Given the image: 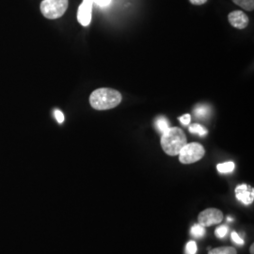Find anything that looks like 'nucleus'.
<instances>
[{"mask_svg": "<svg viewBox=\"0 0 254 254\" xmlns=\"http://www.w3.org/2000/svg\"><path fill=\"white\" fill-rule=\"evenodd\" d=\"M190 1L193 5H202L207 2V0H190Z\"/></svg>", "mask_w": 254, "mask_h": 254, "instance_id": "4be33fe9", "label": "nucleus"}, {"mask_svg": "<svg viewBox=\"0 0 254 254\" xmlns=\"http://www.w3.org/2000/svg\"><path fill=\"white\" fill-rule=\"evenodd\" d=\"M251 253L252 254H254V245H252L251 247Z\"/></svg>", "mask_w": 254, "mask_h": 254, "instance_id": "5701e85b", "label": "nucleus"}, {"mask_svg": "<svg viewBox=\"0 0 254 254\" xmlns=\"http://www.w3.org/2000/svg\"><path fill=\"white\" fill-rule=\"evenodd\" d=\"M228 231H229V228L226 225H221V226H219V227L216 229L215 235L218 238H223L227 235Z\"/></svg>", "mask_w": 254, "mask_h": 254, "instance_id": "dca6fc26", "label": "nucleus"}, {"mask_svg": "<svg viewBox=\"0 0 254 254\" xmlns=\"http://www.w3.org/2000/svg\"><path fill=\"white\" fill-rule=\"evenodd\" d=\"M223 219V213L217 208L205 209L200 212L198 216L199 224L203 227H210L212 225L218 224Z\"/></svg>", "mask_w": 254, "mask_h": 254, "instance_id": "39448f33", "label": "nucleus"}, {"mask_svg": "<svg viewBox=\"0 0 254 254\" xmlns=\"http://www.w3.org/2000/svg\"><path fill=\"white\" fill-rule=\"evenodd\" d=\"M154 126L156 127V129L159 131V133L163 134L164 132H166L169 128H170V123L163 116L158 117L154 122Z\"/></svg>", "mask_w": 254, "mask_h": 254, "instance_id": "1a4fd4ad", "label": "nucleus"}, {"mask_svg": "<svg viewBox=\"0 0 254 254\" xmlns=\"http://www.w3.org/2000/svg\"><path fill=\"white\" fill-rule=\"evenodd\" d=\"M187 143V136L179 127H170L161 136L162 149L171 156L178 155L182 148Z\"/></svg>", "mask_w": 254, "mask_h": 254, "instance_id": "f03ea898", "label": "nucleus"}, {"mask_svg": "<svg viewBox=\"0 0 254 254\" xmlns=\"http://www.w3.org/2000/svg\"><path fill=\"white\" fill-rule=\"evenodd\" d=\"M236 168V165L232 161L229 162H224V163L218 164L217 169L218 173H232Z\"/></svg>", "mask_w": 254, "mask_h": 254, "instance_id": "9b49d317", "label": "nucleus"}, {"mask_svg": "<svg viewBox=\"0 0 254 254\" xmlns=\"http://www.w3.org/2000/svg\"><path fill=\"white\" fill-rule=\"evenodd\" d=\"M228 20L233 27L238 28V29H244L248 27L249 22H250V19L248 17V15L242 10L232 11L228 15Z\"/></svg>", "mask_w": 254, "mask_h": 254, "instance_id": "6e6552de", "label": "nucleus"}, {"mask_svg": "<svg viewBox=\"0 0 254 254\" xmlns=\"http://www.w3.org/2000/svg\"><path fill=\"white\" fill-rule=\"evenodd\" d=\"M198 251L197 244L194 241H190L186 246V253L187 254H196Z\"/></svg>", "mask_w": 254, "mask_h": 254, "instance_id": "f3484780", "label": "nucleus"}, {"mask_svg": "<svg viewBox=\"0 0 254 254\" xmlns=\"http://www.w3.org/2000/svg\"><path fill=\"white\" fill-rule=\"evenodd\" d=\"M232 239H233V241L237 244V245H244L245 244V242H244V240L240 237V236H238V234L236 233V232H234V233H232Z\"/></svg>", "mask_w": 254, "mask_h": 254, "instance_id": "a211bd4d", "label": "nucleus"}, {"mask_svg": "<svg viewBox=\"0 0 254 254\" xmlns=\"http://www.w3.org/2000/svg\"><path fill=\"white\" fill-rule=\"evenodd\" d=\"M190 132L193 133V134H197V135L200 136H205L207 134V130L204 127H201L200 125H198V124L191 125L190 127Z\"/></svg>", "mask_w": 254, "mask_h": 254, "instance_id": "4468645a", "label": "nucleus"}, {"mask_svg": "<svg viewBox=\"0 0 254 254\" xmlns=\"http://www.w3.org/2000/svg\"><path fill=\"white\" fill-rule=\"evenodd\" d=\"M235 192H236V199L240 200L242 203H244L246 205L253 203L254 200V188L246 184H242L236 187Z\"/></svg>", "mask_w": 254, "mask_h": 254, "instance_id": "0eeeda50", "label": "nucleus"}, {"mask_svg": "<svg viewBox=\"0 0 254 254\" xmlns=\"http://www.w3.org/2000/svg\"><path fill=\"white\" fill-rule=\"evenodd\" d=\"M233 2L245 10H254V0H233Z\"/></svg>", "mask_w": 254, "mask_h": 254, "instance_id": "f8f14e48", "label": "nucleus"}, {"mask_svg": "<svg viewBox=\"0 0 254 254\" xmlns=\"http://www.w3.org/2000/svg\"><path fill=\"white\" fill-rule=\"evenodd\" d=\"M190 233L191 235L196 238L203 237L205 235V227L201 226L200 224H195L191 228Z\"/></svg>", "mask_w": 254, "mask_h": 254, "instance_id": "ddd939ff", "label": "nucleus"}, {"mask_svg": "<svg viewBox=\"0 0 254 254\" xmlns=\"http://www.w3.org/2000/svg\"><path fill=\"white\" fill-rule=\"evenodd\" d=\"M123 96L118 91L110 88H100L90 96V104L96 110H108L116 108L122 102Z\"/></svg>", "mask_w": 254, "mask_h": 254, "instance_id": "f257e3e1", "label": "nucleus"}, {"mask_svg": "<svg viewBox=\"0 0 254 254\" xmlns=\"http://www.w3.org/2000/svg\"><path fill=\"white\" fill-rule=\"evenodd\" d=\"M93 3H96L100 7H107L109 6L111 0H92Z\"/></svg>", "mask_w": 254, "mask_h": 254, "instance_id": "412c9836", "label": "nucleus"}, {"mask_svg": "<svg viewBox=\"0 0 254 254\" xmlns=\"http://www.w3.org/2000/svg\"><path fill=\"white\" fill-rule=\"evenodd\" d=\"M69 0H44L41 3V11L47 19L62 17L68 9Z\"/></svg>", "mask_w": 254, "mask_h": 254, "instance_id": "7ed1b4c3", "label": "nucleus"}, {"mask_svg": "<svg viewBox=\"0 0 254 254\" xmlns=\"http://www.w3.org/2000/svg\"><path fill=\"white\" fill-rule=\"evenodd\" d=\"M209 254H237V253L236 249L233 247H220L211 250Z\"/></svg>", "mask_w": 254, "mask_h": 254, "instance_id": "9d476101", "label": "nucleus"}, {"mask_svg": "<svg viewBox=\"0 0 254 254\" xmlns=\"http://www.w3.org/2000/svg\"><path fill=\"white\" fill-rule=\"evenodd\" d=\"M209 111H210V109L205 105H200V106H198L196 109H194V113H195V115L198 118L206 117L209 114Z\"/></svg>", "mask_w": 254, "mask_h": 254, "instance_id": "2eb2a0df", "label": "nucleus"}, {"mask_svg": "<svg viewBox=\"0 0 254 254\" xmlns=\"http://www.w3.org/2000/svg\"><path fill=\"white\" fill-rule=\"evenodd\" d=\"M205 154L203 146L197 143H187L179 153V160L182 164H192L198 162Z\"/></svg>", "mask_w": 254, "mask_h": 254, "instance_id": "20e7f679", "label": "nucleus"}, {"mask_svg": "<svg viewBox=\"0 0 254 254\" xmlns=\"http://www.w3.org/2000/svg\"><path fill=\"white\" fill-rule=\"evenodd\" d=\"M55 117L59 124H63L64 122V113L61 110H55Z\"/></svg>", "mask_w": 254, "mask_h": 254, "instance_id": "aec40b11", "label": "nucleus"}, {"mask_svg": "<svg viewBox=\"0 0 254 254\" xmlns=\"http://www.w3.org/2000/svg\"><path fill=\"white\" fill-rule=\"evenodd\" d=\"M179 121L181 122L184 126L190 125V123L191 121L190 114H185V115H183V116H181V117L179 118Z\"/></svg>", "mask_w": 254, "mask_h": 254, "instance_id": "6ab92c4d", "label": "nucleus"}, {"mask_svg": "<svg viewBox=\"0 0 254 254\" xmlns=\"http://www.w3.org/2000/svg\"><path fill=\"white\" fill-rule=\"evenodd\" d=\"M92 0H83L77 11V20L83 27H87L91 24Z\"/></svg>", "mask_w": 254, "mask_h": 254, "instance_id": "423d86ee", "label": "nucleus"}, {"mask_svg": "<svg viewBox=\"0 0 254 254\" xmlns=\"http://www.w3.org/2000/svg\"><path fill=\"white\" fill-rule=\"evenodd\" d=\"M228 220H229V221H232V220H233V219H232V218H228Z\"/></svg>", "mask_w": 254, "mask_h": 254, "instance_id": "b1692460", "label": "nucleus"}]
</instances>
